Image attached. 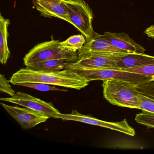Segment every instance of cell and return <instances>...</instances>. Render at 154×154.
Returning <instances> with one entry per match:
<instances>
[{"instance_id":"cell-7","label":"cell","mask_w":154,"mask_h":154,"mask_svg":"<svg viewBox=\"0 0 154 154\" xmlns=\"http://www.w3.org/2000/svg\"><path fill=\"white\" fill-rule=\"evenodd\" d=\"M128 54L104 52L79 54H77L78 60L72 63L80 66L117 70V63Z\"/></svg>"},{"instance_id":"cell-22","label":"cell","mask_w":154,"mask_h":154,"mask_svg":"<svg viewBox=\"0 0 154 154\" xmlns=\"http://www.w3.org/2000/svg\"><path fill=\"white\" fill-rule=\"evenodd\" d=\"M10 80L9 81L2 74L0 75V91L1 92L7 94L12 97L16 94V92L10 84Z\"/></svg>"},{"instance_id":"cell-17","label":"cell","mask_w":154,"mask_h":154,"mask_svg":"<svg viewBox=\"0 0 154 154\" xmlns=\"http://www.w3.org/2000/svg\"><path fill=\"white\" fill-rule=\"evenodd\" d=\"M138 100L139 109L143 111L154 113V98L140 93Z\"/></svg>"},{"instance_id":"cell-13","label":"cell","mask_w":154,"mask_h":154,"mask_svg":"<svg viewBox=\"0 0 154 154\" xmlns=\"http://www.w3.org/2000/svg\"><path fill=\"white\" fill-rule=\"evenodd\" d=\"M154 64V56L142 53H130L123 56L117 63V70L137 68Z\"/></svg>"},{"instance_id":"cell-9","label":"cell","mask_w":154,"mask_h":154,"mask_svg":"<svg viewBox=\"0 0 154 154\" xmlns=\"http://www.w3.org/2000/svg\"><path fill=\"white\" fill-rule=\"evenodd\" d=\"M1 104L24 129L32 128L49 119L47 115L29 108L11 106L2 103Z\"/></svg>"},{"instance_id":"cell-3","label":"cell","mask_w":154,"mask_h":154,"mask_svg":"<svg viewBox=\"0 0 154 154\" xmlns=\"http://www.w3.org/2000/svg\"><path fill=\"white\" fill-rule=\"evenodd\" d=\"M66 69H71L85 78L90 82L95 80H116L137 85L151 82L146 76L140 74L122 70H112L105 68H94L75 65L69 63Z\"/></svg>"},{"instance_id":"cell-2","label":"cell","mask_w":154,"mask_h":154,"mask_svg":"<svg viewBox=\"0 0 154 154\" xmlns=\"http://www.w3.org/2000/svg\"><path fill=\"white\" fill-rule=\"evenodd\" d=\"M104 98L112 105L119 107L139 109L138 96L140 93L136 85L119 80L103 81Z\"/></svg>"},{"instance_id":"cell-16","label":"cell","mask_w":154,"mask_h":154,"mask_svg":"<svg viewBox=\"0 0 154 154\" xmlns=\"http://www.w3.org/2000/svg\"><path fill=\"white\" fill-rule=\"evenodd\" d=\"M86 43V38L83 35L72 36L65 41L60 42L63 49L77 53Z\"/></svg>"},{"instance_id":"cell-20","label":"cell","mask_w":154,"mask_h":154,"mask_svg":"<svg viewBox=\"0 0 154 154\" xmlns=\"http://www.w3.org/2000/svg\"><path fill=\"white\" fill-rule=\"evenodd\" d=\"M121 70L140 74L148 77L152 82H154V64L148 65L141 67L128 68Z\"/></svg>"},{"instance_id":"cell-4","label":"cell","mask_w":154,"mask_h":154,"mask_svg":"<svg viewBox=\"0 0 154 154\" xmlns=\"http://www.w3.org/2000/svg\"><path fill=\"white\" fill-rule=\"evenodd\" d=\"M51 59H63L69 63H74L78 60V55L77 53L63 49L60 41L54 40L52 36L50 41L35 46L23 58L26 66Z\"/></svg>"},{"instance_id":"cell-5","label":"cell","mask_w":154,"mask_h":154,"mask_svg":"<svg viewBox=\"0 0 154 154\" xmlns=\"http://www.w3.org/2000/svg\"><path fill=\"white\" fill-rule=\"evenodd\" d=\"M68 10L70 23L74 26L86 38H92L96 32L92 26V10L84 0H64Z\"/></svg>"},{"instance_id":"cell-14","label":"cell","mask_w":154,"mask_h":154,"mask_svg":"<svg viewBox=\"0 0 154 154\" xmlns=\"http://www.w3.org/2000/svg\"><path fill=\"white\" fill-rule=\"evenodd\" d=\"M10 21L0 14V62L6 64L10 57L11 53L8 46L9 37L8 28Z\"/></svg>"},{"instance_id":"cell-15","label":"cell","mask_w":154,"mask_h":154,"mask_svg":"<svg viewBox=\"0 0 154 154\" xmlns=\"http://www.w3.org/2000/svg\"><path fill=\"white\" fill-rule=\"evenodd\" d=\"M68 63L63 59H51L36 63L27 67L36 71L55 72L66 69Z\"/></svg>"},{"instance_id":"cell-10","label":"cell","mask_w":154,"mask_h":154,"mask_svg":"<svg viewBox=\"0 0 154 154\" xmlns=\"http://www.w3.org/2000/svg\"><path fill=\"white\" fill-rule=\"evenodd\" d=\"M41 15L45 17H56L70 23L67 7L64 0H32Z\"/></svg>"},{"instance_id":"cell-8","label":"cell","mask_w":154,"mask_h":154,"mask_svg":"<svg viewBox=\"0 0 154 154\" xmlns=\"http://www.w3.org/2000/svg\"><path fill=\"white\" fill-rule=\"evenodd\" d=\"M0 100L39 112L49 118L56 119L57 114L60 113L52 103L47 102L23 92H18L12 97L1 98Z\"/></svg>"},{"instance_id":"cell-11","label":"cell","mask_w":154,"mask_h":154,"mask_svg":"<svg viewBox=\"0 0 154 154\" xmlns=\"http://www.w3.org/2000/svg\"><path fill=\"white\" fill-rule=\"evenodd\" d=\"M101 36L112 45L130 53H144L146 51L142 46L136 43L125 33L105 32Z\"/></svg>"},{"instance_id":"cell-12","label":"cell","mask_w":154,"mask_h":154,"mask_svg":"<svg viewBox=\"0 0 154 154\" xmlns=\"http://www.w3.org/2000/svg\"><path fill=\"white\" fill-rule=\"evenodd\" d=\"M88 52H104V53L130 54L129 52L117 48L112 45L109 42L96 33L94 36L86 41L85 45L77 52V54Z\"/></svg>"},{"instance_id":"cell-1","label":"cell","mask_w":154,"mask_h":154,"mask_svg":"<svg viewBox=\"0 0 154 154\" xmlns=\"http://www.w3.org/2000/svg\"><path fill=\"white\" fill-rule=\"evenodd\" d=\"M10 82L15 85L21 83H39L77 90L85 88L89 83L85 78L71 69L44 72L33 70L27 66L13 74Z\"/></svg>"},{"instance_id":"cell-6","label":"cell","mask_w":154,"mask_h":154,"mask_svg":"<svg viewBox=\"0 0 154 154\" xmlns=\"http://www.w3.org/2000/svg\"><path fill=\"white\" fill-rule=\"evenodd\" d=\"M56 119H60L64 121H74L90 125L107 128L131 136L136 134L135 130L128 123L126 119L118 122H109L98 119L91 115L81 114L76 110H72L70 114H63L60 112Z\"/></svg>"},{"instance_id":"cell-23","label":"cell","mask_w":154,"mask_h":154,"mask_svg":"<svg viewBox=\"0 0 154 154\" xmlns=\"http://www.w3.org/2000/svg\"><path fill=\"white\" fill-rule=\"evenodd\" d=\"M144 33L149 37L154 38V26L152 25L146 29L144 31Z\"/></svg>"},{"instance_id":"cell-18","label":"cell","mask_w":154,"mask_h":154,"mask_svg":"<svg viewBox=\"0 0 154 154\" xmlns=\"http://www.w3.org/2000/svg\"><path fill=\"white\" fill-rule=\"evenodd\" d=\"M17 85L25 86L32 88L35 90L41 91H67V90L65 89H60L57 88L55 86L45 84L39 83H21L18 84Z\"/></svg>"},{"instance_id":"cell-19","label":"cell","mask_w":154,"mask_h":154,"mask_svg":"<svg viewBox=\"0 0 154 154\" xmlns=\"http://www.w3.org/2000/svg\"><path fill=\"white\" fill-rule=\"evenodd\" d=\"M135 120L137 123L147 127L154 128V113L143 111L137 114Z\"/></svg>"},{"instance_id":"cell-21","label":"cell","mask_w":154,"mask_h":154,"mask_svg":"<svg viewBox=\"0 0 154 154\" xmlns=\"http://www.w3.org/2000/svg\"><path fill=\"white\" fill-rule=\"evenodd\" d=\"M136 88L140 93L154 98V82L151 81L136 85Z\"/></svg>"}]
</instances>
